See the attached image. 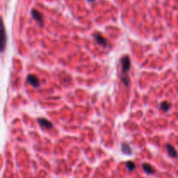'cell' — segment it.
<instances>
[{"mask_svg": "<svg viewBox=\"0 0 178 178\" xmlns=\"http://www.w3.org/2000/svg\"><path fill=\"white\" fill-rule=\"evenodd\" d=\"M121 64H122V82L125 86H129L130 84V78L128 76V72L130 70V59L128 56H124L121 59Z\"/></svg>", "mask_w": 178, "mask_h": 178, "instance_id": "6da1fadb", "label": "cell"}, {"mask_svg": "<svg viewBox=\"0 0 178 178\" xmlns=\"http://www.w3.org/2000/svg\"><path fill=\"white\" fill-rule=\"evenodd\" d=\"M166 149H167V151H168L169 155H170L171 157H174V158L178 157L177 151V150L174 148V146H172L171 144H167Z\"/></svg>", "mask_w": 178, "mask_h": 178, "instance_id": "8992f818", "label": "cell"}, {"mask_svg": "<svg viewBox=\"0 0 178 178\" xmlns=\"http://www.w3.org/2000/svg\"><path fill=\"white\" fill-rule=\"evenodd\" d=\"M5 43H6V34H5V29L3 24L2 27V44H1V51H3L4 47H5Z\"/></svg>", "mask_w": 178, "mask_h": 178, "instance_id": "ba28073f", "label": "cell"}, {"mask_svg": "<svg viewBox=\"0 0 178 178\" xmlns=\"http://www.w3.org/2000/svg\"><path fill=\"white\" fill-rule=\"evenodd\" d=\"M88 1H89V2H93V1H95V0H88Z\"/></svg>", "mask_w": 178, "mask_h": 178, "instance_id": "7c38bea8", "label": "cell"}, {"mask_svg": "<svg viewBox=\"0 0 178 178\" xmlns=\"http://www.w3.org/2000/svg\"><path fill=\"white\" fill-rule=\"evenodd\" d=\"M143 170H144L147 174H149V175H150V174H154V173H155V170H154V168H153L150 164H149V163H143Z\"/></svg>", "mask_w": 178, "mask_h": 178, "instance_id": "52a82bcc", "label": "cell"}, {"mask_svg": "<svg viewBox=\"0 0 178 178\" xmlns=\"http://www.w3.org/2000/svg\"><path fill=\"white\" fill-rule=\"evenodd\" d=\"M170 107H171V104H170V103L166 102V101L163 102V103H161V106H160L161 109H162L163 111H164V112L168 111V110L170 109Z\"/></svg>", "mask_w": 178, "mask_h": 178, "instance_id": "9c48e42d", "label": "cell"}, {"mask_svg": "<svg viewBox=\"0 0 178 178\" xmlns=\"http://www.w3.org/2000/svg\"><path fill=\"white\" fill-rule=\"evenodd\" d=\"M94 38H95V40L96 41V43L99 45H102V46H104V47H106L108 45L106 39L100 33H95L94 34Z\"/></svg>", "mask_w": 178, "mask_h": 178, "instance_id": "5b68a950", "label": "cell"}, {"mask_svg": "<svg viewBox=\"0 0 178 178\" xmlns=\"http://www.w3.org/2000/svg\"><path fill=\"white\" fill-rule=\"evenodd\" d=\"M122 151H123V153L127 154V155H130V154H131V149H130V147L128 144H126V143H123V144H122Z\"/></svg>", "mask_w": 178, "mask_h": 178, "instance_id": "30bf717a", "label": "cell"}, {"mask_svg": "<svg viewBox=\"0 0 178 178\" xmlns=\"http://www.w3.org/2000/svg\"><path fill=\"white\" fill-rule=\"evenodd\" d=\"M126 167H127V169H128L130 171H132V170H135L136 165H135V163H134L132 161H129V162L126 163Z\"/></svg>", "mask_w": 178, "mask_h": 178, "instance_id": "8fae6325", "label": "cell"}, {"mask_svg": "<svg viewBox=\"0 0 178 178\" xmlns=\"http://www.w3.org/2000/svg\"><path fill=\"white\" fill-rule=\"evenodd\" d=\"M31 16L33 17V18L40 24V25H43L44 24V19H43V15L37 10L35 9H32L31 10Z\"/></svg>", "mask_w": 178, "mask_h": 178, "instance_id": "277c9868", "label": "cell"}, {"mask_svg": "<svg viewBox=\"0 0 178 178\" xmlns=\"http://www.w3.org/2000/svg\"><path fill=\"white\" fill-rule=\"evenodd\" d=\"M27 82L34 88H38L40 86V81L38 78L33 74H30L27 77Z\"/></svg>", "mask_w": 178, "mask_h": 178, "instance_id": "7a4b0ae2", "label": "cell"}, {"mask_svg": "<svg viewBox=\"0 0 178 178\" xmlns=\"http://www.w3.org/2000/svg\"><path fill=\"white\" fill-rule=\"evenodd\" d=\"M37 122L39 123V125L45 130H51L53 128V124L51 123V122H50L49 120L45 119V118H38Z\"/></svg>", "mask_w": 178, "mask_h": 178, "instance_id": "3957f363", "label": "cell"}]
</instances>
